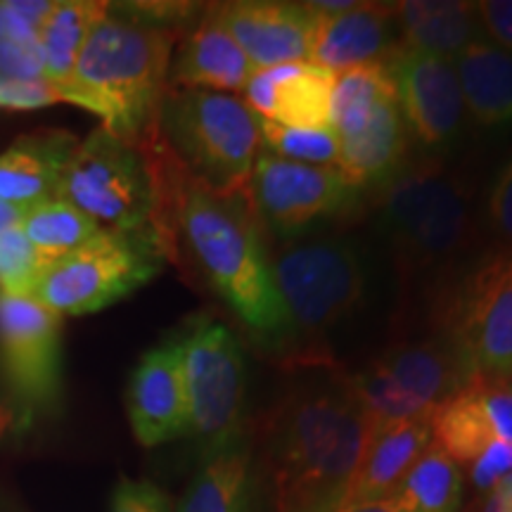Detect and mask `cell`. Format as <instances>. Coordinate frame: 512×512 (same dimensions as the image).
<instances>
[{
	"label": "cell",
	"instance_id": "7a4b0ae2",
	"mask_svg": "<svg viewBox=\"0 0 512 512\" xmlns=\"http://www.w3.org/2000/svg\"><path fill=\"white\" fill-rule=\"evenodd\" d=\"M368 444V420L349 382L287 394L268 422L275 512H332Z\"/></svg>",
	"mask_w": 512,
	"mask_h": 512
},
{
	"label": "cell",
	"instance_id": "4316f807",
	"mask_svg": "<svg viewBox=\"0 0 512 512\" xmlns=\"http://www.w3.org/2000/svg\"><path fill=\"white\" fill-rule=\"evenodd\" d=\"M107 5L110 3L60 0L53 5L41 31H38L43 55V81L60 95L72 81L83 43L107 12Z\"/></svg>",
	"mask_w": 512,
	"mask_h": 512
},
{
	"label": "cell",
	"instance_id": "5b68a950",
	"mask_svg": "<svg viewBox=\"0 0 512 512\" xmlns=\"http://www.w3.org/2000/svg\"><path fill=\"white\" fill-rule=\"evenodd\" d=\"M157 133L192 183L216 195H247L261 152V128L238 95L169 88Z\"/></svg>",
	"mask_w": 512,
	"mask_h": 512
},
{
	"label": "cell",
	"instance_id": "60d3db41",
	"mask_svg": "<svg viewBox=\"0 0 512 512\" xmlns=\"http://www.w3.org/2000/svg\"><path fill=\"white\" fill-rule=\"evenodd\" d=\"M332 512H406L401 508V503L396 501L394 496L382 498V501H373V503H349V505H339Z\"/></svg>",
	"mask_w": 512,
	"mask_h": 512
},
{
	"label": "cell",
	"instance_id": "52a82bcc",
	"mask_svg": "<svg viewBox=\"0 0 512 512\" xmlns=\"http://www.w3.org/2000/svg\"><path fill=\"white\" fill-rule=\"evenodd\" d=\"M271 268L292 330L302 335L335 330L366 297V268L347 240L290 238L275 249Z\"/></svg>",
	"mask_w": 512,
	"mask_h": 512
},
{
	"label": "cell",
	"instance_id": "44dd1931",
	"mask_svg": "<svg viewBox=\"0 0 512 512\" xmlns=\"http://www.w3.org/2000/svg\"><path fill=\"white\" fill-rule=\"evenodd\" d=\"M79 140L69 133H34L0 155V200L31 209L57 200L60 176Z\"/></svg>",
	"mask_w": 512,
	"mask_h": 512
},
{
	"label": "cell",
	"instance_id": "8fae6325",
	"mask_svg": "<svg viewBox=\"0 0 512 512\" xmlns=\"http://www.w3.org/2000/svg\"><path fill=\"white\" fill-rule=\"evenodd\" d=\"M62 316L34 297L0 294V380L10 399L53 411L62 396Z\"/></svg>",
	"mask_w": 512,
	"mask_h": 512
},
{
	"label": "cell",
	"instance_id": "ffe728a7",
	"mask_svg": "<svg viewBox=\"0 0 512 512\" xmlns=\"http://www.w3.org/2000/svg\"><path fill=\"white\" fill-rule=\"evenodd\" d=\"M430 444L432 415L396 422L392 427L368 434V444L339 505L373 503L392 496Z\"/></svg>",
	"mask_w": 512,
	"mask_h": 512
},
{
	"label": "cell",
	"instance_id": "ab89813d",
	"mask_svg": "<svg viewBox=\"0 0 512 512\" xmlns=\"http://www.w3.org/2000/svg\"><path fill=\"white\" fill-rule=\"evenodd\" d=\"M36 422V413L19 406L17 401L0 396V444L17 441L27 434Z\"/></svg>",
	"mask_w": 512,
	"mask_h": 512
},
{
	"label": "cell",
	"instance_id": "5bb4252c",
	"mask_svg": "<svg viewBox=\"0 0 512 512\" xmlns=\"http://www.w3.org/2000/svg\"><path fill=\"white\" fill-rule=\"evenodd\" d=\"M211 10L254 69L309 62L318 19L309 3L235 0Z\"/></svg>",
	"mask_w": 512,
	"mask_h": 512
},
{
	"label": "cell",
	"instance_id": "d4e9b609",
	"mask_svg": "<svg viewBox=\"0 0 512 512\" xmlns=\"http://www.w3.org/2000/svg\"><path fill=\"white\" fill-rule=\"evenodd\" d=\"M448 178L451 176L439 162H415L401 166L387 183H382L380 226L396 254L418 230Z\"/></svg>",
	"mask_w": 512,
	"mask_h": 512
},
{
	"label": "cell",
	"instance_id": "83f0119b",
	"mask_svg": "<svg viewBox=\"0 0 512 512\" xmlns=\"http://www.w3.org/2000/svg\"><path fill=\"white\" fill-rule=\"evenodd\" d=\"M249 494V448L238 441L204 460L200 472L185 489L178 512H249Z\"/></svg>",
	"mask_w": 512,
	"mask_h": 512
},
{
	"label": "cell",
	"instance_id": "1f68e13d",
	"mask_svg": "<svg viewBox=\"0 0 512 512\" xmlns=\"http://www.w3.org/2000/svg\"><path fill=\"white\" fill-rule=\"evenodd\" d=\"M392 98H396L394 81L384 62L344 69L335 74L330 126L339 138L351 136Z\"/></svg>",
	"mask_w": 512,
	"mask_h": 512
},
{
	"label": "cell",
	"instance_id": "74e56055",
	"mask_svg": "<svg viewBox=\"0 0 512 512\" xmlns=\"http://www.w3.org/2000/svg\"><path fill=\"white\" fill-rule=\"evenodd\" d=\"M486 211H489V223L496 230V235H501L512 247V157L494 178Z\"/></svg>",
	"mask_w": 512,
	"mask_h": 512
},
{
	"label": "cell",
	"instance_id": "277c9868",
	"mask_svg": "<svg viewBox=\"0 0 512 512\" xmlns=\"http://www.w3.org/2000/svg\"><path fill=\"white\" fill-rule=\"evenodd\" d=\"M178 169L157 131L138 143L95 128L64 164L57 200L107 230L155 228L166 254L174 235Z\"/></svg>",
	"mask_w": 512,
	"mask_h": 512
},
{
	"label": "cell",
	"instance_id": "f1b7e54d",
	"mask_svg": "<svg viewBox=\"0 0 512 512\" xmlns=\"http://www.w3.org/2000/svg\"><path fill=\"white\" fill-rule=\"evenodd\" d=\"M55 3L0 0V74L19 81H43L38 31Z\"/></svg>",
	"mask_w": 512,
	"mask_h": 512
},
{
	"label": "cell",
	"instance_id": "603a6c76",
	"mask_svg": "<svg viewBox=\"0 0 512 512\" xmlns=\"http://www.w3.org/2000/svg\"><path fill=\"white\" fill-rule=\"evenodd\" d=\"M456 72L463 93L465 114L482 128L512 124V53L477 38L460 53Z\"/></svg>",
	"mask_w": 512,
	"mask_h": 512
},
{
	"label": "cell",
	"instance_id": "d6986e66",
	"mask_svg": "<svg viewBox=\"0 0 512 512\" xmlns=\"http://www.w3.org/2000/svg\"><path fill=\"white\" fill-rule=\"evenodd\" d=\"M252 72V62L209 8L181 46L174 48L169 88H204L235 95L245 91Z\"/></svg>",
	"mask_w": 512,
	"mask_h": 512
},
{
	"label": "cell",
	"instance_id": "ac0fdd59",
	"mask_svg": "<svg viewBox=\"0 0 512 512\" xmlns=\"http://www.w3.org/2000/svg\"><path fill=\"white\" fill-rule=\"evenodd\" d=\"M316 15L309 62L335 74L361 64L384 62V55L399 46L394 5L354 3V8L344 12Z\"/></svg>",
	"mask_w": 512,
	"mask_h": 512
},
{
	"label": "cell",
	"instance_id": "d6a6232c",
	"mask_svg": "<svg viewBox=\"0 0 512 512\" xmlns=\"http://www.w3.org/2000/svg\"><path fill=\"white\" fill-rule=\"evenodd\" d=\"M261 147L268 155H275L287 162L311 166L339 164V136L335 128H292L259 119Z\"/></svg>",
	"mask_w": 512,
	"mask_h": 512
},
{
	"label": "cell",
	"instance_id": "836d02e7",
	"mask_svg": "<svg viewBox=\"0 0 512 512\" xmlns=\"http://www.w3.org/2000/svg\"><path fill=\"white\" fill-rule=\"evenodd\" d=\"M46 268L22 230L10 228L0 233V294L29 297Z\"/></svg>",
	"mask_w": 512,
	"mask_h": 512
},
{
	"label": "cell",
	"instance_id": "8992f818",
	"mask_svg": "<svg viewBox=\"0 0 512 512\" xmlns=\"http://www.w3.org/2000/svg\"><path fill=\"white\" fill-rule=\"evenodd\" d=\"M166 247L155 228L102 230L79 252L50 264L29 297L57 316H86L150 283Z\"/></svg>",
	"mask_w": 512,
	"mask_h": 512
},
{
	"label": "cell",
	"instance_id": "d590c367",
	"mask_svg": "<svg viewBox=\"0 0 512 512\" xmlns=\"http://www.w3.org/2000/svg\"><path fill=\"white\" fill-rule=\"evenodd\" d=\"M508 475H512L510 441H494L470 463V479L477 491H494Z\"/></svg>",
	"mask_w": 512,
	"mask_h": 512
},
{
	"label": "cell",
	"instance_id": "7402d4cb",
	"mask_svg": "<svg viewBox=\"0 0 512 512\" xmlns=\"http://www.w3.org/2000/svg\"><path fill=\"white\" fill-rule=\"evenodd\" d=\"M399 48L456 60L482 38L475 3L465 0H406L396 3Z\"/></svg>",
	"mask_w": 512,
	"mask_h": 512
},
{
	"label": "cell",
	"instance_id": "b9f144b4",
	"mask_svg": "<svg viewBox=\"0 0 512 512\" xmlns=\"http://www.w3.org/2000/svg\"><path fill=\"white\" fill-rule=\"evenodd\" d=\"M27 211L29 209L15 207V204H8V202L0 200V233H5V230H10V228H19V223L24 221Z\"/></svg>",
	"mask_w": 512,
	"mask_h": 512
},
{
	"label": "cell",
	"instance_id": "2e32d148",
	"mask_svg": "<svg viewBox=\"0 0 512 512\" xmlns=\"http://www.w3.org/2000/svg\"><path fill=\"white\" fill-rule=\"evenodd\" d=\"M432 441L470 465L494 441L512 444V380H470L432 413Z\"/></svg>",
	"mask_w": 512,
	"mask_h": 512
},
{
	"label": "cell",
	"instance_id": "4dcf8cb0",
	"mask_svg": "<svg viewBox=\"0 0 512 512\" xmlns=\"http://www.w3.org/2000/svg\"><path fill=\"white\" fill-rule=\"evenodd\" d=\"M392 496L406 512H460L463 472L456 460L432 441Z\"/></svg>",
	"mask_w": 512,
	"mask_h": 512
},
{
	"label": "cell",
	"instance_id": "ba28073f",
	"mask_svg": "<svg viewBox=\"0 0 512 512\" xmlns=\"http://www.w3.org/2000/svg\"><path fill=\"white\" fill-rule=\"evenodd\" d=\"M188 434L200 441L204 456L238 444L245 415L247 363L238 337L216 318H197L181 332Z\"/></svg>",
	"mask_w": 512,
	"mask_h": 512
},
{
	"label": "cell",
	"instance_id": "7c38bea8",
	"mask_svg": "<svg viewBox=\"0 0 512 512\" xmlns=\"http://www.w3.org/2000/svg\"><path fill=\"white\" fill-rule=\"evenodd\" d=\"M356 188L335 166L287 162L261 150L247 197L256 216L278 235L292 238L356 202Z\"/></svg>",
	"mask_w": 512,
	"mask_h": 512
},
{
	"label": "cell",
	"instance_id": "30bf717a",
	"mask_svg": "<svg viewBox=\"0 0 512 512\" xmlns=\"http://www.w3.org/2000/svg\"><path fill=\"white\" fill-rule=\"evenodd\" d=\"M446 325V339L470 380H512V247L467 275Z\"/></svg>",
	"mask_w": 512,
	"mask_h": 512
},
{
	"label": "cell",
	"instance_id": "484cf974",
	"mask_svg": "<svg viewBox=\"0 0 512 512\" xmlns=\"http://www.w3.org/2000/svg\"><path fill=\"white\" fill-rule=\"evenodd\" d=\"M470 200L456 178H448L418 230L396 254L406 271H422L451 259L470 235Z\"/></svg>",
	"mask_w": 512,
	"mask_h": 512
},
{
	"label": "cell",
	"instance_id": "f546056e",
	"mask_svg": "<svg viewBox=\"0 0 512 512\" xmlns=\"http://www.w3.org/2000/svg\"><path fill=\"white\" fill-rule=\"evenodd\" d=\"M19 230L29 245L36 249L43 264L50 266L64 256L79 252L88 242H93L102 233L100 223L88 219L83 211L72 207L64 200H50L31 207L19 223Z\"/></svg>",
	"mask_w": 512,
	"mask_h": 512
},
{
	"label": "cell",
	"instance_id": "e575fe53",
	"mask_svg": "<svg viewBox=\"0 0 512 512\" xmlns=\"http://www.w3.org/2000/svg\"><path fill=\"white\" fill-rule=\"evenodd\" d=\"M62 102V95L46 81H19L0 74V107L5 110H38Z\"/></svg>",
	"mask_w": 512,
	"mask_h": 512
},
{
	"label": "cell",
	"instance_id": "9c48e42d",
	"mask_svg": "<svg viewBox=\"0 0 512 512\" xmlns=\"http://www.w3.org/2000/svg\"><path fill=\"white\" fill-rule=\"evenodd\" d=\"M470 382L448 339H425L384 351L377 361L349 380L368 420V434L396 422L432 415Z\"/></svg>",
	"mask_w": 512,
	"mask_h": 512
},
{
	"label": "cell",
	"instance_id": "4fadbf2b",
	"mask_svg": "<svg viewBox=\"0 0 512 512\" xmlns=\"http://www.w3.org/2000/svg\"><path fill=\"white\" fill-rule=\"evenodd\" d=\"M396 100L408 131L427 150H441L458 138L465 102L453 60L396 46L387 55Z\"/></svg>",
	"mask_w": 512,
	"mask_h": 512
},
{
	"label": "cell",
	"instance_id": "3957f363",
	"mask_svg": "<svg viewBox=\"0 0 512 512\" xmlns=\"http://www.w3.org/2000/svg\"><path fill=\"white\" fill-rule=\"evenodd\" d=\"M174 226L249 335L268 347H280L294 335L247 195H216L185 176Z\"/></svg>",
	"mask_w": 512,
	"mask_h": 512
},
{
	"label": "cell",
	"instance_id": "f35d334b",
	"mask_svg": "<svg viewBox=\"0 0 512 512\" xmlns=\"http://www.w3.org/2000/svg\"><path fill=\"white\" fill-rule=\"evenodd\" d=\"M475 8L486 41L512 53V0H482Z\"/></svg>",
	"mask_w": 512,
	"mask_h": 512
},
{
	"label": "cell",
	"instance_id": "cb8c5ba5",
	"mask_svg": "<svg viewBox=\"0 0 512 512\" xmlns=\"http://www.w3.org/2000/svg\"><path fill=\"white\" fill-rule=\"evenodd\" d=\"M406 131L399 100H387L358 131L339 138L337 169L356 190L363 185L387 183L401 169Z\"/></svg>",
	"mask_w": 512,
	"mask_h": 512
},
{
	"label": "cell",
	"instance_id": "6da1fadb",
	"mask_svg": "<svg viewBox=\"0 0 512 512\" xmlns=\"http://www.w3.org/2000/svg\"><path fill=\"white\" fill-rule=\"evenodd\" d=\"M176 29L136 5H107L88 34L62 100L102 119L114 136L143 140L157 131L169 91Z\"/></svg>",
	"mask_w": 512,
	"mask_h": 512
},
{
	"label": "cell",
	"instance_id": "7bdbcfd3",
	"mask_svg": "<svg viewBox=\"0 0 512 512\" xmlns=\"http://www.w3.org/2000/svg\"><path fill=\"white\" fill-rule=\"evenodd\" d=\"M510 512H512V510H510Z\"/></svg>",
	"mask_w": 512,
	"mask_h": 512
},
{
	"label": "cell",
	"instance_id": "e0dca14e",
	"mask_svg": "<svg viewBox=\"0 0 512 512\" xmlns=\"http://www.w3.org/2000/svg\"><path fill=\"white\" fill-rule=\"evenodd\" d=\"M335 72L313 62L254 69L245 91L247 107L259 119L292 128H328Z\"/></svg>",
	"mask_w": 512,
	"mask_h": 512
},
{
	"label": "cell",
	"instance_id": "8d00e7d4",
	"mask_svg": "<svg viewBox=\"0 0 512 512\" xmlns=\"http://www.w3.org/2000/svg\"><path fill=\"white\" fill-rule=\"evenodd\" d=\"M112 512H169V503L155 484L121 479L112 496Z\"/></svg>",
	"mask_w": 512,
	"mask_h": 512
},
{
	"label": "cell",
	"instance_id": "9a60e30c",
	"mask_svg": "<svg viewBox=\"0 0 512 512\" xmlns=\"http://www.w3.org/2000/svg\"><path fill=\"white\" fill-rule=\"evenodd\" d=\"M126 408L140 446H162L188 434V399L178 337L166 339L140 358L128 380Z\"/></svg>",
	"mask_w": 512,
	"mask_h": 512
}]
</instances>
